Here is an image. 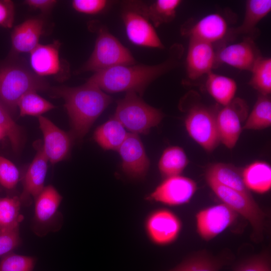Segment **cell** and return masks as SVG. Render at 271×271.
<instances>
[{
  "label": "cell",
  "instance_id": "1",
  "mask_svg": "<svg viewBox=\"0 0 271 271\" xmlns=\"http://www.w3.org/2000/svg\"><path fill=\"white\" fill-rule=\"evenodd\" d=\"M182 54V46L175 44L171 47L167 59L162 63L118 65L94 73L87 81L104 92L133 91L142 96L152 82L178 66Z\"/></svg>",
  "mask_w": 271,
  "mask_h": 271
},
{
  "label": "cell",
  "instance_id": "2",
  "mask_svg": "<svg viewBox=\"0 0 271 271\" xmlns=\"http://www.w3.org/2000/svg\"><path fill=\"white\" fill-rule=\"evenodd\" d=\"M53 97L61 98L68 115L74 140H80L112 101V98L96 85L86 82L77 87L50 88Z\"/></svg>",
  "mask_w": 271,
  "mask_h": 271
},
{
  "label": "cell",
  "instance_id": "3",
  "mask_svg": "<svg viewBox=\"0 0 271 271\" xmlns=\"http://www.w3.org/2000/svg\"><path fill=\"white\" fill-rule=\"evenodd\" d=\"M49 88L45 79L14 56L0 63V101L12 114L17 111L18 101L26 93Z\"/></svg>",
  "mask_w": 271,
  "mask_h": 271
},
{
  "label": "cell",
  "instance_id": "4",
  "mask_svg": "<svg viewBox=\"0 0 271 271\" xmlns=\"http://www.w3.org/2000/svg\"><path fill=\"white\" fill-rule=\"evenodd\" d=\"M94 49L88 60L77 70V73H94L121 65L136 64L130 51L112 35L107 27L100 25L96 29Z\"/></svg>",
  "mask_w": 271,
  "mask_h": 271
},
{
  "label": "cell",
  "instance_id": "5",
  "mask_svg": "<svg viewBox=\"0 0 271 271\" xmlns=\"http://www.w3.org/2000/svg\"><path fill=\"white\" fill-rule=\"evenodd\" d=\"M163 112L145 102L136 92H126L117 102L114 118L132 133H147L164 117Z\"/></svg>",
  "mask_w": 271,
  "mask_h": 271
},
{
  "label": "cell",
  "instance_id": "6",
  "mask_svg": "<svg viewBox=\"0 0 271 271\" xmlns=\"http://www.w3.org/2000/svg\"><path fill=\"white\" fill-rule=\"evenodd\" d=\"M148 6L140 1L122 3L121 15L127 37L138 46L163 49L164 46L149 19Z\"/></svg>",
  "mask_w": 271,
  "mask_h": 271
},
{
  "label": "cell",
  "instance_id": "7",
  "mask_svg": "<svg viewBox=\"0 0 271 271\" xmlns=\"http://www.w3.org/2000/svg\"><path fill=\"white\" fill-rule=\"evenodd\" d=\"M206 180L222 203L245 218L251 225L256 237H260L264 228L266 215L253 197L221 185L211 179L206 178Z\"/></svg>",
  "mask_w": 271,
  "mask_h": 271
},
{
  "label": "cell",
  "instance_id": "8",
  "mask_svg": "<svg viewBox=\"0 0 271 271\" xmlns=\"http://www.w3.org/2000/svg\"><path fill=\"white\" fill-rule=\"evenodd\" d=\"M185 125L191 138L208 152L214 151L220 142L216 114L208 107L200 104L191 106Z\"/></svg>",
  "mask_w": 271,
  "mask_h": 271
},
{
  "label": "cell",
  "instance_id": "9",
  "mask_svg": "<svg viewBox=\"0 0 271 271\" xmlns=\"http://www.w3.org/2000/svg\"><path fill=\"white\" fill-rule=\"evenodd\" d=\"M182 227L179 217L165 208L150 212L145 220L144 228L148 239L153 244L165 246L174 242L178 237Z\"/></svg>",
  "mask_w": 271,
  "mask_h": 271
},
{
  "label": "cell",
  "instance_id": "10",
  "mask_svg": "<svg viewBox=\"0 0 271 271\" xmlns=\"http://www.w3.org/2000/svg\"><path fill=\"white\" fill-rule=\"evenodd\" d=\"M34 230L39 236L58 228L59 207L62 197L52 185L45 186L35 199Z\"/></svg>",
  "mask_w": 271,
  "mask_h": 271
},
{
  "label": "cell",
  "instance_id": "11",
  "mask_svg": "<svg viewBox=\"0 0 271 271\" xmlns=\"http://www.w3.org/2000/svg\"><path fill=\"white\" fill-rule=\"evenodd\" d=\"M61 43L58 40L46 44H39L30 53L32 70L38 76H54L58 80H64L69 75V67L60 57Z\"/></svg>",
  "mask_w": 271,
  "mask_h": 271
},
{
  "label": "cell",
  "instance_id": "12",
  "mask_svg": "<svg viewBox=\"0 0 271 271\" xmlns=\"http://www.w3.org/2000/svg\"><path fill=\"white\" fill-rule=\"evenodd\" d=\"M197 189L192 179L178 175L165 179L149 194L146 200L164 205L175 206L188 203Z\"/></svg>",
  "mask_w": 271,
  "mask_h": 271
},
{
  "label": "cell",
  "instance_id": "13",
  "mask_svg": "<svg viewBox=\"0 0 271 271\" xmlns=\"http://www.w3.org/2000/svg\"><path fill=\"white\" fill-rule=\"evenodd\" d=\"M247 107L242 99L234 98L216 113L220 142L229 149L235 147L239 139L242 130L241 122L247 115Z\"/></svg>",
  "mask_w": 271,
  "mask_h": 271
},
{
  "label": "cell",
  "instance_id": "14",
  "mask_svg": "<svg viewBox=\"0 0 271 271\" xmlns=\"http://www.w3.org/2000/svg\"><path fill=\"white\" fill-rule=\"evenodd\" d=\"M237 216L236 212L223 203L205 208L196 215L197 232L203 239L209 241L232 225Z\"/></svg>",
  "mask_w": 271,
  "mask_h": 271
},
{
  "label": "cell",
  "instance_id": "15",
  "mask_svg": "<svg viewBox=\"0 0 271 271\" xmlns=\"http://www.w3.org/2000/svg\"><path fill=\"white\" fill-rule=\"evenodd\" d=\"M38 118L43 137L42 148L48 161L54 164L67 159L74 141L70 132L62 130L45 116Z\"/></svg>",
  "mask_w": 271,
  "mask_h": 271
},
{
  "label": "cell",
  "instance_id": "16",
  "mask_svg": "<svg viewBox=\"0 0 271 271\" xmlns=\"http://www.w3.org/2000/svg\"><path fill=\"white\" fill-rule=\"evenodd\" d=\"M262 56L251 38L225 46L216 52V65L224 64L240 70L250 71Z\"/></svg>",
  "mask_w": 271,
  "mask_h": 271
},
{
  "label": "cell",
  "instance_id": "17",
  "mask_svg": "<svg viewBox=\"0 0 271 271\" xmlns=\"http://www.w3.org/2000/svg\"><path fill=\"white\" fill-rule=\"evenodd\" d=\"M117 151L122 159V170L127 176L134 179L146 176L150 167V160L138 134L128 133Z\"/></svg>",
  "mask_w": 271,
  "mask_h": 271
},
{
  "label": "cell",
  "instance_id": "18",
  "mask_svg": "<svg viewBox=\"0 0 271 271\" xmlns=\"http://www.w3.org/2000/svg\"><path fill=\"white\" fill-rule=\"evenodd\" d=\"M216 57L213 44L189 39L186 59L188 77L194 80L207 75L216 65Z\"/></svg>",
  "mask_w": 271,
  "mask_h": 271
},
{
  "label": "cell",
  "instance_id": "19",
  "mask_svg": "<svg viewBox=\"0 0 271 271\" xmlns=\"http://www.w3.org/2000/svg\"><path fill=\"white\" fill-rule=\"evenodd\" d=\"M229 32L226 18L218 13L209 14L181 28L182 35L213 44L223 39Z\"/></svg>",
  "mask_w": 271,
  "mask_h": 271
},
{
  "label": "cell",
  "instance_id": "20",
  "mask_svg": "<svg viewBox=\"0 0 271 271\" xmlns=\"http://www.w3.org/2000/svg\"><path fill=\"white\" fill-rule=\"evenodd\" d=\"M37 153L27 169L23 178V191L20 196L22 203L29 204L44 188L48 169V159L42 148L41 143L36 144Z\"/></svg>",
  "mask_w": 271,
  "mask_h": 271
},
{
  "label": "cell",
  "instance_id": "21",
  "mask_svg": "<svg viewBox=\"0 0 271 271\" xmlns=\"http://www.w3.org/2000/svg\"><path fill=\"white\" fill-rule=\"evenodd\" d=\"M44 21L41 18H29L16 26L11 33V56L31 53L38 45L44 32Z\"/></svg>",
  "mask_w": 271,
  "mask_h": 271
},
{
  "label": "cell",
  "instance_id": "22",
  "mask_svg": "<svg viewBox=\"0 0 271 271\" xmlns=\"http://www.w3.org/2000/svg\"><path fill=\"white\" fill-rule=\"evenodd\" d=\"M205 178L213 180L219 184L252 197L245 186L242 171L228 164L218 163L211 165L207 170Z\"/></svg>",
  "mask_w": 271,
  "mask_h": 271
},
{
  "label": "cell",
  "instance_id": "23",
  "mask_svg": "<svg viewBox=\"0 0 271 271\" xmlns=\"http://www.w3.org/2000/svg\"><path fill=\"white\" fill-rule=\"evenodd\" d=\"M270 11V0L246 1L243 21L239 27L233 29V34L247 35V37L252 38L251 36L256 31L257 24Z\"/></svg>",
  "mask_w": 271,
  "mask_h": 271
},
{
  "label": "cell",
  "instance_id": "24",
  "mask_svg": "<svg viewBox=\"0 0 271 271\" xmlns=\"http://www.w3.org/2000/svg\"><path fill=\"white\" fill-rule=\"evenodd\" d=\"M230 260L228 256H215L203 251L189 256L168 271H219Z\"/></svg>",
  "mask_w": 271,
  "mask_h": 271
},
{
  "label": "cell",
  "instance_id": "25",
  "mask_svg": "<svg viewBox=\"0 0 271 271\" xmlns=\"http://www.w3.org/2000/svg\"><path fill=\"white\" fill-rule=\"evenodd\" d=\"M206 89L212 97L222 106L234 98L237 89L236 81L229 77L210 72L207 75Z\"/></svg>",
  "mask_w": 271,
  "mask_h": 271
},
{
  "label": "cell",
  "instance_id": "26",
  "mask_svg": "<svg viewBox=\"0 0 271 271\" xmlns=\"http://www.w3.org/2000/svg\"><path fill=\"white\" fill-rule=\"evenodd\" d=\"M244 183L248 190L258 193L268 192L271 188V167L267 163L256 161L242 171Z\"/></svg>",
  "mask_w": 271,
  "mask_h": 271
},
{
  "label": "cell",
  "instance_id": "27",
  "mask_svg": "<svg viewBox=\"0 0 271 271\" xmlns=\"http://www.w3.org/2000/svg\"><path fill=\"white\" fill-rule=\"evenodd\" d=\"M127 134L121 123L113 117L97 127L93 138L102 149L117 150Z\"/></svg>",
  "mask_w": 271,
  "mask_h": 271
},
{
  "label": "cell",
  "instance_id": "28",
  "mask_svg": "<svg viewBox=\"0 0 271 271\" xmlns=\"http://www.w3.org/2000/svg\"><path fill=\"white\" fill-rule=\"evenodd\" d=\"M189 163L184 150L178 146L166 148L159 162L158 168L165 178L180 175Z\"/></svg>",
  "mask_w": 271,
  "mask_h": 271
},
{
  "label": "cell",
  "instance_id": "29",
  "mask_svg": "<svg viewBox=\"0 0 271 271\" xmlns=\"http://www.w3.org/2000/svg\"><path fill=\"white\" fill-rule=\"evenodd\" d=\"M271 125V100L269 96L260 95L246 119L243 129L259 130Z\"/></svg>",
  "mask_w": 271,
  "mask_h": 271
},
{
  "label": "cell",
  "instance_id": "30",
  "mask_svg": "<svg viewBox=\"0 0 271 271\" xmlns=\"http://www.w3.org/2000/svg\"><path fill=\"white\" fill-rule=\"evenodd\" d=\"M250 71V85L260 95L269 96L271 93V58L261 56Z\"/></svg>",
  "mask_w": 271,
  "mask_h": 271
},
{
  "label": "cell",
  "instance_id": "31",
  "mask_svg": "<svg viewBox=\"0 0 271 271\" xmlns=\"http://www.w3.org/2000/svg\"><path fill=\"white\" fill-rule=\"evenodd\" d=\"M180 0H157L148 6L149 19L155 28L169 23L175 18Z\"/></svg>",
  "mask_w": 271,
  "mask_h": 271
},
{
  "label": "cell",
  "instance_id": "32",
  "mask_svg": "<svg viewBox=\"0 0 271 271\" xmlns=\"http://www.w3.org/2000/svg\"><path fill=\"white\" fill-rule=\"evenodd\" d=\"M21 204L20 196L0 197V230L20 225L23 219Z\"/></svg>",
  "mask_w": 271,
  "mask_h": 271
},
{
  "label": "cell",
  "instance_id": "33",
  "mask_svg": "<svg viewBox=\"0 0 271 271\" xmlns=\"http://www.w3.org/2000/svg\"><path fill=\"white\" fill-rule=\"evenodd\" d=\"M55 106L50 102L40 96L36 91H30L24 95L17 104L20 115L40 116Z\"/></svg>",
  "mask_w": 271,
  "mask_h": 271
},
{
  "label": "cell",
  "instance_id": "34",
  "mask_svg": "<svg viewBox=\"0 0 271 271\" xmlns=\"http://www.w3.org/2000/svg\"><path fill=\"white\" fill-rule=\"evenodd\" d=\"M0 126L7 132L13 150L17 152L21 148L22 134L20 127L14 120L12 115L0 101Z\"/></svg>",
  "mask_w": 271,
  "mask_h": 271
},
{
  "label": "cell",
  "instance_id": "35",
  "mask_svg": "<svg viewBox=\"0 0 271 271\" xmlns=\"http://www.w3.org/2000/svg\"><path fill=\"white\" fill-rule=\"evenodd\" d=\"M233 271H271L269 252L264 251L239 261L233 266Z\"/></svg>",
  "mask_w": 271,
  "mask_h": 271
},
{
  "label": "cell",
  "instance_id": "36",
  "mask_svg": "<svg viewBox=\"0 0 271 271\" xmlns=\"http://www.w3.org/2000/svg\"><path fill=\"white\" fill-rule=\"evenodd\" d=\"M35 261L33 257L12 252L2 258L0 271H32Z\"/></svg>",
  "mask_w": 271,
  "mask_h": 271
},
{
  "label": "cell",
  "instance_id": "37",
  "mask_svg": "<svg viewBox=\"0 0 271 271\" xmlns=\"http://www.w3.org/2000/svg\"><path fill=\"white\" fill-rule=\"evenodd\" d=\"M20 180L17 166L8 159L0 156V185L8 190L14 189Z\"/></svg>",
  "mask_w": 271,
  "mask_h": 271
},
{
  "label": "cell",
  "instance_id": "38",
  "mask_svg": "<svg viewBox=\"0 0 271 271\" xmlns=\"http://www.w3.org/2000/svg\"><path fill=\"white\" fill-rule=\"evenodd\" d=\"M19 226L0 230V256L12 253L20 244Z\"/></svg>",
  "mask_w": 271,
  "mask_h": 271
},
{
  "label": "cell",
  "instance_id": "39",
  "mask_svg": "<svg viewBox=\"0 0 271 271\" xmlns=\"http://www.w3.org/2000/svg\"><path fill=\"white\" fill-rule=\"evenodd\" d=\"M109 2L105 0H74L72 7L76 12L86 15H96L103 12Z\"/></svg>",
  "mask_w": 271,
  "mask_h": 271
},
{
  "label": "cell",
  "instance_id": "40",
  "mask_svg": "<svg viewBox=\"0 0 271 271\" xmlns=\"http://www.w3.org/2000/svg\"><path fill=\"white\" fill-rule=\"evenodd\" d=\"M15 19V6L12 1L0 0V26L11 28Z\"/></svg>",
  "mask_w": 271,
  "mask_h": 271
},
{
  "label": "cell",
  "instance_id": "41",
  "mask_svg": "<svg viewBox=\"0 0 271 271\" xmlns=\"http://www.w3.org/2000/svg\"><path fill=\"white\" fill-rule=\"evenodd\" d=\"M58 3L56 0H26L24 3L29 8L38 10L43 14H49Z\"/></svg>",
  "mask_w": 271,
  "mask_h": 271
},
{
  "label": "cell",
  "instance_id": "42",
  "mask_svg": "<svg viewBox=\"0 0 271 271\" xmlns=\"http://www.w3.org/2000/svg\"><path fill=\"white\" fill-rule=\"evenodd\" d=\"M5 138H8V133L6 129L0 126V141Z\"/></svg>",
  "mask_w": 271,
  "mask_h": 271
}]
</instances>
